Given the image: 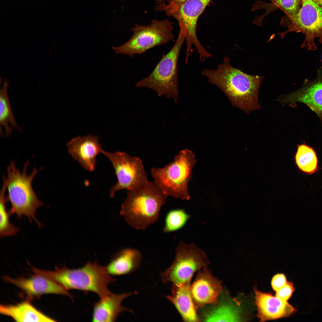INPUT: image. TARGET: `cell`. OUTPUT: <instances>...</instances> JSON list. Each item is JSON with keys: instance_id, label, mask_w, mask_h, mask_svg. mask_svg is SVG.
Masks as SVG:
<instances>
[{"instance_id": "cell-3", "label": "cell", "mask_w": 322, "mask_h": 322, "mask_svg": "<svg viewBox=\"0 0 322 322\" xmlns=\"http://www.w3.org/2000/svg\"><path fill=\"white\" fill-rule=\"evenodd\" d=\"M167 196L154 182L148 181L139 188L128 191L120 213L131 227L145 230L157 222Z\"/></svg>"}, {"instance_id": "cell-24", "label": "cell", "mask_w": 322, "mask_h": 322, "mask_svg": "<svg viewBox=\"0 0 322 322\" xmlns=\"http://www.w3.org/2000/svg\"><path fill=\"white\" fill-rule=\"evenodd\" d=\"M238 319L236 312L230 304H222L206 314L205 321H233Z\"/></svg>"}, {"instance_id": "cell-4", "label": "cell", "mask_w": 322, "mask_h": 322, "mask_svg": "<svg viewBox=\"0 0 322 322\" xmlns=\"http://www.w3.org/2000/svg\"><path fill=\"white\" fill-rule=\"evenodd\" d=\"M29 163L27 161L24 163L21 172L16 167L14 161H10L7 168V177H5L8 191L6 197L11 205L9 211L10 215L15 214L19 219L25 216L31 222L33 219L41 228L43 225L35 218V215L37 209L44 204L38 198L33 190L32 182L42 168L38 170L35 167L31 173L27 175L26 171Z\"/></svg>"}, {"instance_id": "cell-20", "label": "cell", "mask_w": 322, "mask_h": 322, "mask_svg": "<svg viewBox=\"0 0 322 322\" xmlns=\"http://www.w3.org/2000/svg\"><path fill=\"white\" fill-rule=\"evenodd\" d=\"M0 312L17 322H54L34 307L28 301L15 305H1Z\"/></svg>"}, {"instance_id": "cell-15", "label": "cell", "mask_w": 322, "mask_h": 322, "mask_svg": "<svg viewBox=\"0 0 322 322\" xmlns=\"http://www.w3.org/2000/svg\"><path fill=\"white\" fill-rule=\"evenodd\" d=\"M29 278H14L7 276L4 279L21 289L28 296H38L45 294H55L72 296L68 290L58 283L43 276L35 274Z\"/></svg>"}, {"instance_id": "cell-11", "label": "cell", "mask_w": 322, "mask_h": 322, "mask_svg": "<svg viewBox=\"0 0 322 322\" xmlns=\"http://www.w3.org/2000/svg\"><path fill=\"white\" fill-rule=\"evenodd\" d=\"M211 0H186L170 16L174 17L178 22L179 30L185 35L187 64L193 52V46L199 55L200 61H204L212 56L199 42L196 33L197 22L199 17Z\"/></svg>"}, {"instance_id": "cell-10", "label": "cell", "mask_w": 322, "mask_h": 322, "mask_svg": "<svg viewBox=\"0 0 322 322\" xmlns=\"http://www.w3.org/2000/svg\"><path fill=\"white\" fill-rule=\"evenodd\" d=\"M112 164L117 178V183L110 190L113 197L119 190H136L147 182V175L141 159L124 152H114L103 150L102 153Z\"/></svg>"}, {"instance_id": "cell-29", "label": "cell", "mask_w": 322, "mask_h": 322, "mask_svg": "<svg viewBox=\"0 0 322 322\" xmlns=\"http://www.w3.org/2000/svg\"><path fill=\"white\" fill-rule=\"evenodd\" d=\"M287 282L286 277L283 274L275 275L271 281L273 289L276 291L285 285Z\"/></svg>"}, {"instance_id": "cell-25", "label": "cell", "mask_w": 322, "mask_h": 322, "mask_svg": "<svg viewBox=\"0 0 322 322\" xmlns=\"http://www.w3.org/2000/svg\"><path fill=\"white\" fill-rule=\"evenodd\" d=\"M189 217V215L182 209L170 211L165 217L163 232L168 233L180 229L184 225Z\"/></svg>"}, {"instance_id": "cell-13", "label": "cell", "mask_w": 322, "mask_h": 322, "mask_svg": "<svg viewBox=\"0 0 322 322\" xmlns=\"http://www.w3.org/2000/svg\"><path fill=\"white\" fill-rule=\"evenodd\" d=\"M191 291L196 308L217 302L222 291V282L213 276L207 266L198 270L195 279L191 285Z\"/></svg>"}, {"instance_id": "cell-12", "label": "cell", "mask_w": 322, "mask_h": 322, "mask_svg": "<svg viewBox=\"0 0 322 322\" xmlns=\"http://www.w3.org/2000/svg\"><path fill=\"white\" fill-rule=\"evenodd\" d=\"M282 103H303L315 112L320 119L322 126V66L317 71L312 80H305L302 87L280 98Z\"/></svg>"}, {"instance_id": "cell-19", "label": "cell", "mask_w": 322, "mask_h": 322, "mask_svg": "<svg viewBox=\"0 0 322 322\" xmlns=\"http://www.w3.org/2000/svg\"><path fill=\"white\" fill-rule=\"evenodd\" d=\"M142 258L141 253L136 249H123L116 254L105 267L106 270L111 276L130 273L139 267Z\"/></svg>"}, {"instance_id": "cell-1", "label": "cell", "mask_w": 322, "mask_h": 322, "mask_svg": "<svg viewBox=\"0 0 322 322\" xmlns=\"http://www.w3.org/2000/svg\"><path fill=\"white\" fill-rule=\"evenodd\" d=\"M202 74L221 89L233 105L245 112L260 108L258 93L262 76L247 75L233 67L227 57L216 69H204Z\"/></svg>"}, {"instance_id": "cell-31", "label": "cell", "mask_w": 322, "mask_h": 322, "mask_svg": "<svg viewBox=\"0 0 322 322\" xmlns=\"http://www.w3.org/2000/svg\"><path fill=\"white\" fill-rule=\"evenodd\" d=\"M164 0H156L158 2V3L159 4H161V3H162V1Z\"/></svg>"}, {"instance_id": "cell-27", "label": "cell", "mask_w": 322, "mask_h": 322, "mask_svg": "<svg viewBox=\"0 0 322 322\" xmlns=\"http://www.w3.org/2000/svg\"><path fill=\"white\" fill-rule=\"evenodd\" d=\"M186 0H167V4L164 2L157 6V9L163 10L169 16L176 11Z\"/></svg>"}, {"instance_id": "cell-26", "label": "cell", "mask_w": 322, "mask_h": 322, "mask_svg": "<svg viewBox=\"0 0 322 322\" xmlns=\"http://www.w3.org/2000/svg\"><path fill=\"white\" fill-rule=\"evenodd\" d=\"M275 8L281 9L289 17L296 15L301 8L302 0H270Z\"/></svg>"}, {"instance_id": "cell-17", "label": "cell", "mask_w": 322, "mask_h": 322, "mask_svg": "<svg viewBox=\"0 0 322 322\" xmlns=\"http://www.w3.org/2000/svg\"><path fill=\"white\" fill-rule=\"evenodd\" d=\"M137 293V292L121 294L111 293L101 298L93 306L92 322H114L121 312L132 311L122 305L123 300L128 297Z\"/></svg>"}, {"instance_id": "cell-28", "label": "cell", "mask_w": 322, "mask_h": 322, "mask_svg": "<svg viewBox=\"0 0 322 322\" xmlns=\"http://www.w3.org/2000/svg\"><path fill=\"white\" fill-rule=\"evenodd\" d=\"M294 290L292 284L287 281L285 285L275 291V296L281 300L287 301Z\"/></svg>"}, {"instance_id": "cell-6", "label": "cell", "mask_w": 322, "mask_h": 322, "mask_svg": "<svg viewBox=\"0 0 322 322\" xmlns=\"http://www.w3.org/2000/svg\"><path fill=\"white\" fill-rule=\"evenodd\" d=\"M185 33L179 30L177 38L172 48L156 65L147 77L137 83L135 87H146L155 91L159 97L165 95L173 98L177 103L179 99L177 64Z\"/></svg>"}, {"instance_id": "cell-14", "label": "cell", "mask_w": 322, "mask_h": 322, "mask_svg": "<svg viewBox=\"0 0 322 322\" xmlns=\"http://www.w3.org/2000/svg\"><path fill=\"white\" fill-rule=\"evenodd\" d=\"M98 141L97 136L91 134L74 137L67 143L68 152L83 168L92 171L96 157L103 150Z\"/></svg>"}, {"instance_id": "cell-21", "label": "cell", "mask_w": 322, "mask_h": 322, "mask_svg": "<svg viewBox=\"0 0 322 322\" xmlns=\"http://www.w3.org/2000/svg\"><path fill=\"white\" fill-rule=\"evenodd\" d=\"M8 86L6 79L0 90V135L9 137L13 129L21 131L22 129L17 123L11 109L7 93Z\"/></svg>"}, {"instance_id": "cell-9", "label": "cell", "mask_w": 322, "mask_h": 322, "mask_svg": "<svg viewBox=\"0 0 322 322\" xmlns=\"http://www.w3.org/2000/svg\"><path fill=\"white\" fill-rule=\"evenodd\" d=\"M175 251L173 263L161 273L163 283L171 282L180 285L191 283L194 273L209 264L205 252L194 243L187 244L181 241Z\"/></svg>"}, {"instance_id": "cell-22", "label": "cell", "mask_w": 322, "mask_h": 322, "mask_svg": "<svg viewBox=\"0 0 322 322\" xmlns=\"http://www.w3.org/2000/svg\"><path fill=\"white\" fill-rule=\"evenodd\" d=\"M296 163L301 171L312 174L317 170L318 160L316 153L312 148L306 144L298 145L295 156Z\"/></svg>"}, {"instance_id": "cell-5", "label": "cell", "mask_w": 322, "mask_h": 322, "mask_svg": "<svg viewBox=\"0 0 322 322\" xmlns=\"http://www.w3.org/2000/svg\"><path fill=\"white\" fill-rule=\"evenodd\" d=\"M196 163L192 151L182 150L168 164L162 168H152L151 171L154 182L167 196L188 200V184Z\"/></svg>"}, {"instance_id": "cell-30", "label": "cell", "mask_w": 322, "mask_h": 322, "mask_svg": "<svg viewBox=\"0 0 322 322\" xmlns=\"http://www.w3.org/2000/svg\"><path fill=\"white\" fill-rule=\"evenodd\" d=\"M314 2L322 7V0H312Z\"/></svg>"}, {"instance_id": "cell-23", "label": "cell", "mask_w": 322, "mask_h": 322, "mask_svg": "<svg viewBox=\"0 0 322 322\" xmlns=\"http://www.w3.org/2000/svg\"><path fill=\"white\" fill-rule=\"evenodd\" d=\"M3 184L0 194V237L12 236L16 234L19 229L12 224L10 221V215L6 210V203L7 201L5 196L6 190V183L5 177H3Z\"/></svg>"}, {"instance_id": "cell-16", "label": "cell", "mask_w": 322, "mask_h": 322, "mask_svg": "<svg viewBox=\"0 0 322 322\" xmlns=\"http://www.w3.org/2000/svg\"><path fill=\"white\" fill-rule=\"evenodd\" d=\"M255 292L258 316L261 321L288 317L295 311V309L287 301L256 290H255Z\"/></svg>"}, {"instance_id": "cell-32", "label": "cell", "mask_w": 322, "mask_h": 322, "mask_svg": "<svg viewBox=\"0 0 322 322\" xmlns=\"http://www.w3.org/2000/svg\"><path fill=\"white\" fill-rule=\"evenodd\" d=\"M321 61H322V59H321Z\"/></svg>"}, {"instance_id": "cell-18", "label": "cell", "mask_w": 322, "mask_h": 322, "mask_svg": "<svg viewBox=\"0 0 322 322\" xmlns=\"http://www.w3.org/2000/svg\"><path fill=\"white\" fill-rule=\"evenodd\" d=\"M190 283L180 285L173 284L171 294L166 297L175 306L184 321L199 322L200 319L197 314L191 293Z\"/></svg>"}, {"instance_id": "cell-8", "label": "cell", "mask_w": 322, "mask_h": 322, "mask_svg": "<svg viewBox=\"0 0 322 322\" xmlns=\"http://www.w3.org/2000/svg\"><path fill=\"white\" fill-rule=\"evenodd\" d=\"M280 24L287 26L288 30L279 34L281 38L290 32H301L305 38L301 47L309 51L317 49L315 40L318 38L322 44V7L312 0H302V6L293 16H284Z\"/></svg>"}, {"instance_id": "cell-7", "label": "cell", "mask_w": 322, "mask_h": 322, "mask_svg": "<svg viewBox=\"0 0 322 322\" xmlns=\"http://www.w3.org/2000/svg\"><path fill=\"white\" fill-rule=\"evenodd\" d=\"M172 24L168 19L152 20L151 24L144 26L136 24L131 29V37L123 44L112 48L116 54H122L133 57L156 46L173 41Z\"/></svg>"}, {"instance_id": "cell-2", "label": "cell", "mask_w": 322, "mask_h": 322, "mask_svg": "<svg viewBox=\"0 0 322 322\" xmlns=\"http://www.w3.org/2000/svg\"><path fill=\"white\" fill-rule=\"evenodd\" d=\"M47 271L32 267L36 274L47 278L60 284L67 290H77L92 292L100 298L111 293L108 287L114 279L107 272L105 267L96 261H89L81 267L71 269L64 266Z\"/></svg>"}]
</instances>
